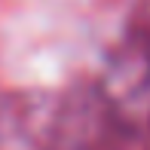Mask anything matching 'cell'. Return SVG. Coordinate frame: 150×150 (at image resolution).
Masks as SVG:
<instances>
[]
</instances>
